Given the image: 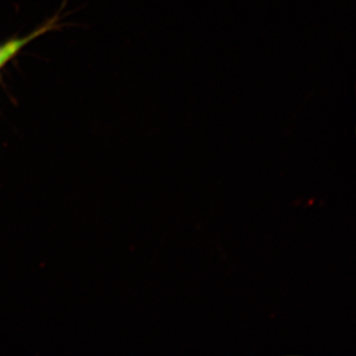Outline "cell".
I'll use <instances>...</instances> for the list:
<instances>
[{
  "label": "cell",
  "instance_id": "6da1fadb",
  "mask_svg": "<svg viewBox=\"0 0 356 356\" xmlns=\"http://www.w3.org/2000/svg\"><path fill=\"white\" fill-rule=\"evenodd\" d=\"M56 26H57V19L54 18V19H51L46 24L41 26L38 29L28 34L27 36L8 40V41L0 44V72L24 49V47L31 43L35 39L44 35V33L55 29Z\"/></svg>",
  "mask_w": 356,
  "mask_h": 356
}]
</instances>
